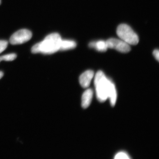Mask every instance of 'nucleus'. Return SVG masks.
Wrapping results in <instances>:
<instances>
[{"instance_id": "1", "label": "nucleus", "mask_w": 159, "mask_h": 159, "mask_svg": "<svg viewBox=\"0 0 159 159\" xmlns=\"http://www.w3.org/2000/svg\"><path fill=\"white\" fill-rule=\"evenodd\" d=\"M61 40V37L59 34L52 33L46 36L42 41L33 46L31 48V52L33 54H54L59 51Z\"/></svg>"}, {"instance_id": "2", "label": "nucleus", "mask_w": 159, "mask_h": 159, "mask_svg": "<svg viewBox=\"0 0 159 159\" xmlns=\"http://www.w3.org/2000/svg\"><path fill=\"white\" fill-rule=\"evenodd\" d=\"M112 82L101 71L97 72L94 79L97 99L100 102H105L108 99Z\"/></svg>"}, {"instance_id": "3", "label": "nucleus", "mask_w": 159, "mask_h": 159, "mask_svg": "<svg viewBox=\"0 0 159 159\" xmlns=\"http://www.w3.org/2000/svg\"><path fill=\"white\" fill-rule=\"evenodd\" d=\"M117 34L120 39L129 45H136L139 42V36L128 25H119L117 28Z\"/></svg>"}, {"instance_id": "4", "label": "nucleus", "mask_w": 159, "mask_h": 159, "mask_svg": "<svg viewBox=\"0 0 159 159\" xmlns=\"http://www.w3.org/2000/svg\"><path fill=\"white\" fill-rule=\"evenodd\" d=\"M32 36L31 31L28 29H21L11 35L9 41L12 45L21 44L29 41Z\"/></svg>"}, {"instance_id": "5", "label": "nucleus", "mask_w": 159, "mask_h": 159, "mask_svg": "<svg viewBox=\"0 0 159 159\" xmlns=\"http://www.w3.org/2000/svg\"><path fill=\"white\" fill-rule=\"evenodd\" d=\"M108 48L113 49L122 53H128L130 51V46L122 39L111 38L106 41Z\"/></svg>"}, {"instance_id": "6", "label": "nucleus", "mask_w": 159, "mask_h": 159, "mask_svg": "<svg viewBox=\"0 0 159 159\" xmlns=\"http://www.w3.org/2000/svg\"><path fill=\"white\" fill-rule=\"evenodd\" d=\"M93 71L89 70L83 73L79 77L80 85L84 88H87L90 84L91 80L94 76Z\"/></svg>"}, {"instance_id": "7", "label": "nucleus", "mask_w": 159, "mask_h": 159, "mask_svg": "<svg viewBox=\"0 0 159 159\" xmlns=\"http://www.w3.org/2000/svg\"><path fill=\"white\" fill-rule=\"evenodd\" d=\"M93 91L91 89H88L83 94L81 105L83 108H87L89 106L93 97Z\"/></svg>"}, {"instance_id": "8", "label": "nucleus", "mask_w": 159, "mask_h": 159, "mask_svg": "<svg viewBox=\"0 0 159 159\" xmlns=\"http://www.w3.org/2000/svg\"><path fill=\"white\" fill-rule=\"evenodd\" d=\"M89 46L91 48H94L99 52H105L108 49L106 42L102 40L91 43Z\"/></svg>"}, {"instance_id": "9", "label": "nucleus", "mask_w": 159, "mask_h": 159, "mask_svg": "<svg viewBox=\"0 0 159 159\" xmlns=\"http://www.w3.org/2000/svg\"><path fill=\"white\" fill-rule=\"evenodd\" d=\"M77 46V44L74 41L64 40H61V43L60 51H66L75 48Z\"/></svg>"}, {"instance_id": "10", "label": "nucleus", "mask_w": 159, "mask_h": 159, "mask_svg": "<svg viewBox=\"0 0 159 159\" xmlns=\"http://www.w3.org/2000/svg\"><path fill=\"white\" fill-rule=\"evenodd\" d=\"M108 98H109L110 100L111 104V106H115L116 101L117 93L116 87L113 83H112L110 89Z\"/></svg>"}, {"instance_id": "11", "label": "nucleus", "mask_w": 159, "mask_h": 159, "mask_svg": "<svg viewBox=\"0 0 159 159\" xmlns=\"http://www.w3.org/2000/svg\"><path fill=\"white\" fill-rule=\"evenodd\" d=\"M5 61H12L14 60L17 57V55L15 54H9L4 55Z\"/></svg>"}, {"instance_id": "12", "label": "nucleus", "mask_w": 159, "mask_h": 159, "mask_svg": "<svg viewBox=\"0 0 159 159\" xmlns=\"http://www.w3.org/2000/svg\"><path fill=\"white\" fill-rule=\"evenodd\" d=\"M8 42L6 40H0V54L6 50L8 46Z\"/></svg>"}, {"instance_id": "13", "label": "nucleus", "mask_w": 159, "mask_h": 159, "mask_svg": "<svg viewBox=\"0 0 159 159\" xmlns=\"http://www.w3.org/2000/svg\"><path fill=\"white\" fill-rule=\"evenodd\" d=\"M129 158H130L129 157L127 154L123 152H119L117 154L115 157V159H129Z\"/></svg>"}, {"instance_id": "14", "label": "nucleus", "mask_w": 159, "mask_h": 159, "mask_svg": "<svg viewBox=\"0 0 159 159\" xmlns=\"http://www.w3.org/2000/svg\"><path fill=\"white\" fill-rule=\"evenodd\" d=\"M154 57H155L157 61H159V51L158 50H155L153 52Z\"/></svg>"}, {"instance_id": "15", "label": "nucleus", "mask_w": 159, "mask_h": 159, "mask_svg": "<svg viewBox=\"0 0 159 159\" xmlns=\"http://www.w3.org/2000/svg\"><path fill=\"white\" fill-rule=\"evenodd\" d=\"M3 75H4V74L2 71H0V79L3 77Z\"/></svg>"}, {"instance_id": "16", "label": "nucleus", "mask_w": 159, "mask_h": 159, "mask_svg": "<svg viewBox=\"0 0 159 159\" xmlns=\"http://www.w3.org/2000/svg\"><path fill=\"white\" fill-rule=\"evenodd\" d=\"M5 61V59H4V56H1V57H0V62H1V61Z\"/></svg>"}, {"instance_id": "17", "label": "nucleus", "mask_w": 159, "mask_h": 159, "mask_svg": "<svg viewBox=\"0 0 159 159\" xmlns=\"http://www.w3.org/2000/svg\"><path fill=\"white\" fill-rule=\"evenodd\" d=\"M1 4V0H0V5Z\"/></svg>"}]
</instances>
